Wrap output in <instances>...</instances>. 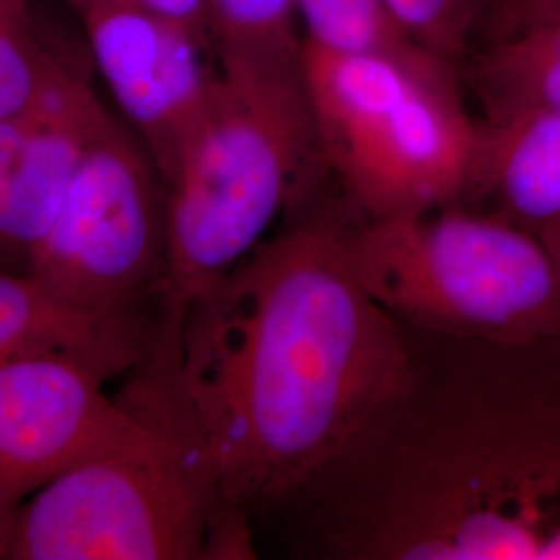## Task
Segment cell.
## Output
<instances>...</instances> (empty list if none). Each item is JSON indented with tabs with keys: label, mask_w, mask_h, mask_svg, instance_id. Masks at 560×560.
Masks as SVG:
<instances>
[{
	"label": "cell",
	"mask_w": 560,
	"mask_h": 560,
	"mask_svg": "<svg viewBox=\"0 0 560 560\" xmlns=\"http://www.w3.org/2000/svg\"><path fill=\"white\" fill-rule=\"evenodd\" d=\"M386 4L413 40L459 69L474 48L488 0H386Z\"/></svg>",
	"instance_id": "2e32d148"
},
{
	"label": "cell",
	"mask_w": 560,
	"mask_h": 560,
	"mask_svg": "<svg viewBox=\"0 0 560 560\" xmlns=\"http://www.w3.org/2000/svg\"><path fill=\"white\" fill-rule=\"evenodd\" d=\"M67 67L42 40L30 0H0V119L30 106Z\"/></svg>",
	"instance_id": "9a60e30c"
},
{
	"label": "cell",
	"mask_w": 560,
	"mask_h": 560,
	"mask_svg": "<svg viewBox=\"0 0 560 560\" xmlns=\"http://www.w3.org/2000/svg\"><path fill=\"white\" fill-rule=\"evenodd\" d=\"M483 119L560 110V25H541L486 42L459 65Z\"/></svg>",
	"instance_id": "7c38bea8"
},
{
	"label": "cell",
	"mask_w": 560,
	"mask_h": 560,
	"mask_svg": "<svg viewBox=\"0 0 560 560\" xmlns=\"http://www.w3.org/2000/svg\"><path fill=\"white\" fill-rule=\"evenodd\" d=\"M342 231L310 221L261 241L152 351L224 502L300 486L402 386L399 324L353 275Z\"/></svg>",
	"instance_id": "6da1fadb"
},
{
	"label": "cell",
	"mask_w": 560,
	"mask_h": 560,
	"mask_svg": "<svg viewBox=\"0 0 560 560\" xmlns=\"http://www.w3.org/2000/svg\"><path fill=\"white\" fill-rule=\"evenodd\" d=\"M75 11L92 7V4H119V7H131L140 9L145 13H152L162 20L173 21L200 40L208 42L212 46L210 30H208V18L203 0H65ZM214 48V46H212Z\"/></svg>",
	"instance_id": "ac0fdd59"
},
{
	"label": "cell",
	"mask_w": 560,
	"mask_h": 560,
	"mask_svg": "<svg viewBox=\"0 0 560 560\" xmlns=\"http://www.w3.org/2000/svg\"><path fill=\"white\" fill-rule=\"evenodd\" d=\"M108 119L71 62L30 106L0 119V266L25 270Z\"/></svg>",
	"instance_id": "9c48e42d"
},
{
	"label": "cell",
	"mask_w": 560,
	"mask_h": 560,
	"mask_svg": "<svg viewBox=\"0 0 560 560\" xmlns=\"http://www.w3.org/2000/svg\"><path fill=\"white\" fill-rule=\"evenodd\" d=\"M467 201L490 200L506 221L540 233L560 222V110L481 119Z\"/></svg>",
	"instance_id": "8fae6325"
},
{
	"label": "cell",
	"mask_w": 560,
	"mask_h": 560,
	"mask_svg": "<svg viewBox=\"0 0 560 560\" xmlns=\"http://www.w3.org/2000/svg\"><path fill=\"white\" fill-rule=\"evenodd\" d=\"M303 38L326 48L399 60L420 71H459L425 50L400 25L386 0H295Z\"/></svg>",
	"instance_id": "4fadbf2b"
},
{
	"label": "cell",
	"mask_w": 560,
	"mask_h": 560,
	"mask_svg": "<svg viewBox=\"0 0 560 560\" xmlns=\"http://www.w3.org/2000/svg\"><path fill=\"white\" fill-rule=\"evenodd\" d=\"M156 335L141 312L90 307L27 270L0 266V363L65 355L113 378L150 358Z\"/></svg>",
	"instance_id": "30bf717a"
},
{
	"label": "cell",
	"mask_w": 560,
	"mask_h": 560,
	"mask_svg": "<svg viewBox=\"0 0 560 560\" xmlns=\"http://www.w3.org/2000/svg\"><path fill=\"white\" fill-rule=\"evenodd\" d=\"M322 156L365 221L465 203L480 150L459 71H420L303 38Z\"/></svg>",
	"instance_id": "3957f363"
},
{
	"label": "cell",
	"mask_w": 560,
	"mask_h": 560,
	"mask_svg": "<svg viewBox=\"0 0 560 560\" xmlns=\"http://www.w3.org/2000/svg\"><path fill=\"white\" fill-rule=\"evenodd\" d=\"M133 395L145 425L20 504L2 560L206 559L224 502L214 474L161 378Z\"/></svg>",
	"instance_id": "277c9868"
},
{
	"label": "cell",
	"mask_w": 560,
	"mask_h": 560,
	"mask_svg": "<svg viewBox=\"0 0 560 560\" xmlns=\"http://www.w3.org/2000/svg\"><path fill=\"white\" fill-rule=\"evenodd\" d=\"M217 60L300 65L295 0H203Z\"/></svg>",
	"instance_id": "5bb4252c"
},
{
	"label": "cell",
	"mask_w": 560,
	"mask_h": 560,
	"mask_svg": "<svg viewBox=\"0 0 560 560\" xmlns=\"http://www.w3.org/2000/svg\"><path fill=\"white\" fill-rule=\"evenodd\" d=\"M164 247L161 173L143 143L110 117L25 270L83 305L141 312V301L159 293Z\"/></svg>",
	"instance_id": "8992f818"
},
{
	"label": "cell",
	"mask_w": 560,
	"mask_h": 560,
	"mask_svg": "<svg viewBox=\"0 0 560 560\" xmlns=\"http://www.w3.org/2000/svg\"><path fill=\"white\" fill-rule=\"evenodd\" d=\"M219 85L166 189L156 347L328 173L300 65L219 60Z\"/></svg>",
	"instance_id": "7a4b0ae2"
},
{
	"label": "cell",
	"mask_w": 560,
	"mask_h": 560,
	"mask_svg": "<svg viewBox=\"0 0 560 560\" xmlns=\"http://www.w3.org/2000/svg\"><path fill=\"white\" fill-rule=\"evenodd\" d=\"M361 287L397 320L497 342L560 337V270L538 233L457 206L342 231Z\"/></svg>",
	"instance_id": "5b68a950"
},
{
	"label": "cell",
	"mask_w": 560,
	"mask_h": 560,
	"mask_svg": "<svg viewBox=\"0 0 560 560\" xmlns=\"http://www.w3.org/2000/svg\"><path fill=\"white\" fill-rule=\"evenodd\" d=\"M541 25H560V0H488L474 48Z\"/></svg>",
	"instance_id": "e0dca14e"
},
{
	"label": "cell",
	"mask_w": 560,
	"mask_h": 560,
	"mask_svg": "<svg viewBox=\"0 0 560 560\" xmlns=\"http://www.w3.org/2000/svg\"><path fill=\"white\" fill-rule=\"evenodd\" d=\"M85 361L30 355L0 363V521L78 463L133 439L148 409L104 393Z\"/></svg>",
	"instance_id": "52a82bcc"
},
{
	"label": "cell",
	"mask_w": 560,
	"mask_h": 560,
	"mask_svg": "<svg viewBox=\"0 0 560 560\" xmlns=\"http://www.w3.org/2000/svg\"><path fill=\"white\" fill-rule=\"evenodd\" d=\"M78 13L102 80L166 187L214 98V48L140 9L92 4Z\"/></svg>",
	"instance_id": "ba28073f"
},
{
	"label": "cell",
	"mask_w": 560,
	"mask_h": 560,
	"mask_svg": "<svg viewBox=\"0 0 560 560\" xmlns=\"http://www.w3.org/2000/svg\"><path fill=\"white\" fill-rule=\"evenodd\" d=\"M538 235H540L541 241L546 243V247L550 249V254H552V258L557 261V266H559L560 270V222L559 224H555V226L544 229Z\"/></svg>",
	"instance_id": "d6986e66"
}]
</instances>
